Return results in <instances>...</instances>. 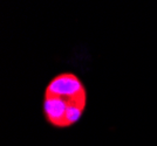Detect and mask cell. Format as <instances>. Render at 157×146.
Listing matches in <instances>:
<instances>
[{"mask_svg": "<svg viewBox=\"0 0 157 146\" xmlns=\"http://www.w3.org/2000/svg\"><path fill=\"white\" fill-rule=\"evenodd\" d=\"M88 106V90L76 73L69 70L54 75L42 96V115L48 125L66 130L82 119Z\"/></svg>", "mask_w": 157, "mask_h": 146, "instance_id": "obj_1", "label": "cell"}]
</instances>
